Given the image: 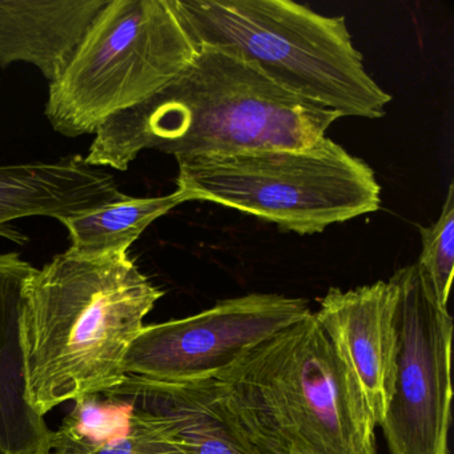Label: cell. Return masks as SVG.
<instances>
[{"instance_id":"cell-1","label":"cell","mask_w":454,"mask_h":454,"mask_svg":"<svg viewBox=\"0 0 454 454\" xmlns=\"http://www.w3.org/2000/svg\"><path fill=\"white\" fill-rule=\"evenodd\" d=\"M340 118L249 63L203 46L158 94L106 121L84 159L98 168L127 171L145 150L176 159L301 150L325 137Z\"/></svg>"},{"instance_id":"cell-2","label":"cell","mask_w":454,"mask_h":454,"mask_svg":"<svg viewBox=\"0 0 454 454\" xmlns=\"http://www.w3.org/2000/svg\"><path fill=\"white\" fill-rule=\"evenodd\" d=\"M164 296L129 252L68 251L25 286L23 344L31 405L42 416L123 381V361Z\"/></svg>"},{"instance_id":"cell-3","label":"cell","mask_w":454,"mask_h":454,"mask_svg":"<svg viewBox=\"0 0 454 454\" xmlns=\"http://www.w3.org/2000/svg\"><path fill=\"white\" fill-rule=\"evenodd\" d=\"M211 382L260 454H379L365 395L313 312Z\"/></svg>"},{"instance_id":"cell-4","label":"cell","mask_w":454,"mask_h":454,"mask_svg":"<svg viewBox=\"0 0 454 454\" xmlns=\"http://www.w3.org/2000/svg\"><path fill=\"white\" fill-rule=\"evenodd\" d=\"M198 47L256 67L281 89L344 116L380 119L392 97L369 75L344 17L291 0H176Z\"/></svg>"},{"instance_id":"cell-5","label":"cell","mask_w":454,"mask_h":454,"mask_svg":"<svg viewBox=\"0 0 454 454\" xmlns=\"http://www.w3.org/2000/svg\"><path fill=\"white\" fill-rule=\"evenodd\" d=\"M176 192L316 235L381 207V185L363 159L329 137L301 150L176 159Z\"/></svg>"},{"instance_id":"cell-6","label":"cell","mask_w":454,"mask_h":454,"mask_svg":"<svg viewBox=\"0 0 454 454\" xmlns=\"http://www.w3.org/2000/svg\"><path fill=\"white\" fill-rule=\"evenodd\" d=\"M196 52L176 0H108L50 82L46 118L67 137L97 134L158 94Z\"/></svg>"},{"instance_id":"cell-7","label":"cell","mask_w":454,"mask_h":454,"mask_svg":"<svg viewBox=\"0 0 454 454\" xmlns=\"http://www.w3.org/2000/svg\"><path fill=\"white\" fill-rule=\"evenodd\" d=\"M397 289L395 389L380 427L392 454H449L453 317L417 262L389 278Z\"/></svg>"},{"instance_id":"cell-8","label":"cell","mask_w":454,"mask_h":454,"mask_svg":"<svg viewBox=\"0 0 454 454\" xmlns=\"http://www.w3.org/2000/svg\"><path fill=\"white\" fill-rule=\"evenodd\" d=\"M312 313L307 300L249 294L198 315L143 326L123 361L124 373L161 382L212 379L247 350Z\"/></svg>"},{"instance_id":"cell-9","label":"cell","mask_w":454,"mask_h":454,"mask_svg":"<svg viewBox=\"0 0 454 454\" xmlns=\"http://www.w3.org/2000/svg\"><path fill=\"white\" fill-rule=\"evenodd\" d=\"M397 289L392 281L342 291L331 288L313 312L360 385L374 424L380 427L395 389Z\"/></svg>"},{"instance_id":"cell-10","label":"cell","mask_w":454,"mask_h":454,"mask_svg":"<svg viewBox=\"0 0 454 454\" xmlns=\"http://www.w3.org/2000/svg\"><path fill=\"white\" fill-rule=\"evenodd\" d=\"M100 395L148 417L187 454H260L220 405L211 379L175 384L127 374Z\"/></svg>"},{"instance_id":"cell-11","label":"cell","mask_w":454,"mask_h":454,"mask_svg":"<svg viewBox=\"0 0 454 454\" xmlns=\"http://www.w3.org/2000/svg\"><path fill=\"white\" fill-rule=\"evenodd\" d=\"M115 176L89 166L82 155L52 161L0 166V236L22 243L10 227L23 217L59 220L108 206L124 198Z\"/></svg>"},{"instance_id":"cell-12","label":"cell","mask_w":454,"mask_h":454,"mask_svg":"<svg viewBox=\"0 0 454 454\" xmlns=\"http://www.w3.org/2000/svg\"><path fill=\"white\" fill-rule=\"evenodd\" d=\"M35 267L18 252L0 254V454H50L52 430L27 393L23 304Z\"/></svg>"},{"instance_id":"cell-13","label":"cell","mask_w":454,"mask_h":454,"mask_svg":"<svg viewBox=\"0 0 454 454\" xmlns=\"http://www.w3.org/2000/svg\"><path fill=\"white\" fill-rule=\"evenodd\" d=\"M108 0H0V67L27 63L54 81Z\"/></svg>"},{"instance_id":"cell-14","label":"cell","mask_w":454,"mask_h":454,"mask_svg":"<svg viewBox=\"0 0 454 454\" xmlns=\"http://www.w3.org/2000/svg\"><path fill=\"white\" fill-rule=\"evenodd\" d=\"M50 454H187L158 424L118 401L89 397L76 403Z\"/></svg>"},{"instance_id":"cell-15","label":"cell","mask_w":454,"mask_h":454,"mask_svg":"<svg viewBox=\"0 0 454 454\" xmlns=\"http://www.w3.org/2000/svg\"><path fill=\"white\" fill-rule=\"evenodd\" d=\"M184 198L175 191L159 198L124 196L108 206L58 220L68 231L71 251L94 256L108 252H129V247L159 217L168 214Z\"/></svg>"},{"instance_id":"cell-16","label":"cell","mask_w":454,"mask_h":454,"mask_svg":"<svg viewBox=\"0 0 454 454\" xmlns=\"http://www.w3.org/2000/svg\"><path fill=\"white\" fill-rule=\"evenodd\" d=\"M422 251L419 265L432 284L438 302L448 304L454 270V183L449 184L442 211L434 224L419 227Z\"/></svg>"}]
</instances>
